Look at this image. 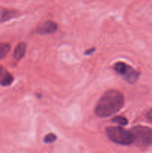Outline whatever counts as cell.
<instances>
[{
  "label": "cell",
  "instance_id": "obj_1",
  "mask_svg": "<svg viewBox=\"0 0 152 153\" xmlns=\"http://www.w3.org/2000/svg\"><path fill=\"white\" fill-rule=\"evenodd\" d=\"M125 100L122 93L116 90H110L103 94L95 108L98 117H109L117 113L123 107Z\"/></svg>",
  "mask_w": 152,
  "mask_h": 153
},
{
  "label": "cell",
  "instance_id": "obj_2",
  "mask_svg": "<svg viewBox=\"0 0 152 153\" xmlns=\"http://www.w3.org/2000/svg\"><path fill=\"white\" fill-rule=\"evenodd\" d=\"M107 137L113 143L120 145L134 143V136L131 131L119 126H110L106 128Z\"/></svg>",
  "mask_w": 152,
  "mask_h": 153
},
{
  "label": "cell",
  "instance_id": "obj_3",
  "mask_svg": "<svg viewBox=\"0 0 152 153\" xmlns=\"http://www.w3.org/2000/svg\"><path fill=\"white\" fill-rule=\"evenodd\" d=\"M134 136V143L140 147H146L152 144V128L143 126H137L131 129Z\"/></svg>",
  "mask_w": 152,
  "mask_h": 153
},
{
  "label": "cell",
  "instance_id": "obj_4",
  "mask_svg": "<svg viewBox=\"0 0 152 153\" xmlns=\"http://www.w3.org/2000/svg\"><path fill=\"white\" fill-rule=\"evenodd\" d=\"M113 70L117 74L120 75L126 82L130 84L137 82L139 77V73L132 67L123 62H117L113 66Z\"/></svg>",
  "mask_w": 152,
  "mask_h": 153
},
{
  "label": "cell",
  "instance_id": "obj_5",
  "mask_svg": "<svg viewBox=\"0 0 152 153\" xmlns=\"http://www.w3.org/2000/svg\"><path fill=\"white\" fill-rule=\"evenodd\" d=\"M58 29V25L53 21H46L40 24L37 27V32L40 34H52Z\"/></svg>",
  "mask_w": 152,
  "mask_h": 153
},
{
  "label": "cell",
  "instance_id": "obj_6",
  "mask_svg": "<svg viewBox=\"0 0 152 153\" xmlns=\"http://www.w3.org/2000/svg\"><path fill=\"white\" fill-rule=\"evenodd\" d=\"M13 77L7 70L0 66V85L2 86H8L13 82Z\"/></svg>",
  "mask_w": 152,
  "mask_h": 153
},
{
  "label": "cell",
  "instance_id": "obj_7",
  "mask_svg": "<svg viewBox=\"0 0 152 153\" xmlns=\"http://www.w3.org/2000/svg\"><path fill=\"white\" fill-rule=\"evenodd\" d=\"M26 51V44L25 43H20L16 46L13 52V58L16 60H20L24 57Z\"/></svg>",
  "mask_w": 152,
  "mask_h": 153
},
{
  "label": "cell",
  "instance_id": "obj_8",
  "mask_svg": "<svg viewBox=\"0 0 152 153\" xmlns=\"http://www.w3.org/2000/svg\"><path fill=\"white\" fill-rule=\"evenodd\" d=\"M10 45L5 43H0V60L6 56V55L10 52Z\"/></svg>",
  "mask_w": 152,
  "mask_h": 153
},
{
  "label": "cell",
  "instance_id": "obj_9",
  "mask_svg": "<svg viewBox=\"0 0 152 153\" xmlns=\"http://www.w3.org/2000/svg\"><path fill=\"white\" fill-rule=\"evenodd\" d=\"M112 121L114 123H116L119 124V125L121 126H126L128 125V120H127L125 117H122V116L115 117L112 120Z\"/></svg>",
  "mask_w": 152,
  "mask_h": 153
},
{
  "label": "cell",
  "instance_id": "obj_10",
  "mask_svg": "<svg viewBox=\"0 0 152 153\" xmlns=\"http://www.w3.org/2000/svg\"><path fill=\"white\" fill-rule=\"evenodd\" d=\"M13 12L7 11V10H1L0 11V21H4L8 19L13 16Z\"/></svg>",
  "mask_w": 152,
  "mask_h": 153
},
{
  "label": "cell",
  "instance_id": "obj_11",
  "mask_svg": "<svg viewBox=\"0 0 152 153\" xmlns=\"http://www.w3.org/2000/svg\"><path fill=\"white\" fill-rule=\"evenodd\" d=\"M56 139H57V136L55 135V134L50 133V134H48L45 137L44 141L46 142V143H53L54 141H55Z\"/></svg>",
  "mask_w": 152,
  "mask_h": 153
},
{
  "label": "cell",
  "instance_id": "obj_12",
  "mask_svg": "<svg viewBox=\"0 0 152 153\" xmlns=\"http://www.w3.org/2000/svg\"><path fill=\"white\" fill-rule=\"evenodd\" d=\"M146 118H147L150 122L152 123V108L151 109V110H149L148 112L146 114Z\"/></svg>",
  "mask_w": 152,
  "mask_h": 153
}]
</instances>
